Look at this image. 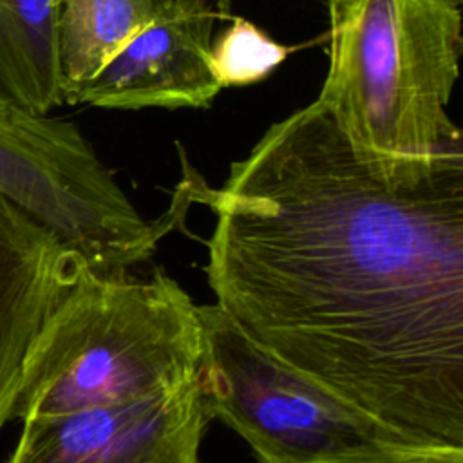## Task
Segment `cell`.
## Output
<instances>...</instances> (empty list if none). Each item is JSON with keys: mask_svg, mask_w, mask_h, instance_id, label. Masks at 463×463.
I'll return each mask as SVG.
<instances>
[{"mask_svg": "<svg viewBox=\"0 0 463 463\" xmlns=\"http://www.w3.org/2000/svg\"><path fill=\"white\" fill-rule=\"evenodd\" d=\"M203 203L222 311L380 421L463 449V145L383 165L315 99Z\"/></svg>", "mask_w": 463, "mask_h": 463, "instance_id": "obj_1", "label": "cell"}, {"mask_svg": "<svg viewBox=\"0 0 463 463\" xmlns=\"http://www.w3.org/2000/svg\"><path fill=\"white\" fill-rule=\"evenodd\" d=\"M327 72L317 101L383 165L463 145L449 103L459 76L458 0H326Z\"/></svg>", "mask_w": 463, "mask_h": 463, "instance_id": "obj_2", "label": "cell"}, {"mask_svg": "<svg viewBox=\"0 0 463 463\" xmlns=\"http://www.w3.org/2000/svg\"><path fill=\"white\" fill-rule=\"evenodd\" d=\"M201 358L197 306L161 268L148 279L83 269L27 354L13 420L170 391L199 376Z\"/></svg>", "mask_w": 463, "mask_h": 463, "instance_id": "obj_3", "label": "cell"}, {"mask_svg": "<svg viewBox=\"0 0 463 463\" xmlns=\"http://www.w3.org/2000/svg\"><path fill=\"white\" fill-rule=\"evenodd\" d=\"M197 313L199 380L212 416L244 438L259 463H329L429 449L279 358L217 304L197 306Z\"/></svg>", "mask_w": 463, "mask_h": 463, "instance_id": "obj_4", "label": "cell"}, {"mask_svg": "<svg viewBox=\"0 0 463 463\" xmlns=\"http://www.w3.org/2000/svg\"><path fill=\"white\" fill-rule=\"evenodd\" d=\"M0 194L101 277L148 260L192 204L174 194L166 213L145 221L72 121L31 112L2 89Z\"/></svg>", "mask_w": 463, "mask_h": 463, "instance_id": "obj_5", "label": "cell"}, {"mask_svg": "<svg viewBox=\"0 0 463 463\" xmlns=\"http://www.w3.org/2000/svg\"><path fill=\"white\" fill-rule=\"evenodd\" d=\"M212 418L197 376L145 398L24 420L5 463H201Z\"/></svg>", "mask_w": 463, "mask_h": 463, "instance_id": "obj_6", "label": "cell"}, {"mask_svg": "<svg viewBox=\"0 0 463 463\" xmlns=\"http://www.w3.org/2000/svg\"><path fill=\"white\" fill-rule=\"evenodd\" d=\"M208 0H156L148 22L65 103L101 109H203L222 90L210 67Z\"/></svg>", "mask_w": 463, "mask_h": 463, "instance_id": "obj_7", "label": "cell"}, {"mask_svg": "<svg viewBox=\"0 0 463 463\" xmlns=\"http://www.w3.org/2000/svg\"><path fill=\"white\" fill-rule=\"evenodd\" d=\"M83 269L51 232L0 194V430L13 420L40 329Z\"/></svg>", "mask_w": 463, "mask_h": 463, "instance_id": "obj_8", "label": "cell"}, {"mask_svg": "<svg viewBox=\"0 0 463 463\" xmlns=\"http://www.w3.org/2000/svg\"><path fill=\"white\" fill-rule=\"evenodd\" d=\"M61 0H0V89L36 114L65 103Z\"/></svg>", "mask_w": 463, "mask_h": 463, "instance_id": "obj_9", "label": "cell"}, {"mask_svg": "<svg viewBox=\"0 0 463 463\" xmlns=\"http://www.w3.org/2000/svg\"><path fill=\"white\" fill-rule=\"evenodd\" d=\"M156 0H61L63 96L92 78L152 16Z\"/></svg>", "mask_w": 463, "mask_h": 463, "instance_id": "obj_10", "label": "cell"}, {"mask_svg": "<svg viewBox=\"0 0 463 463\" xmlns=\"http://www.w3.org/2000/svg\"><path fill=\"white\" fill-rule=\"evenodd\" d=\"M291 52L253 22L235 16L210 43V67L219 85L246 87L268 78Z\"/></svg>", "mask_w": 463, "mask_h": 463, "instance_id": "obj_11", "label": "cell"}, {"mask_svg": "<svg viewBox=\"0 0 463 463\" xmlns=\"http://www.w3.org/2000/svg\"><path fill=\"white\" fill-rule=\"evenodd\" d=\"M329 463H463V449L454 447H429V449H407L376 456L353 458Z\"/></svg>", "mask_w": 463, "mask_h": 463, "instance_id": "obj_12", "label": "cell"}, {"mask_svg": "<svg viewBox=\"0 0 463 463\" xmlns=\"http://www.w3.org/2000/svg\"><path fill=\"white\" fill-rule=\"evenodd\" d=\"M458 2H459V4H461V0H458Z\"/></svg>", "mask_w": 463, "mask_h": 463, "instance_id": "obj_13", "label": "cell"}]
</instances>
